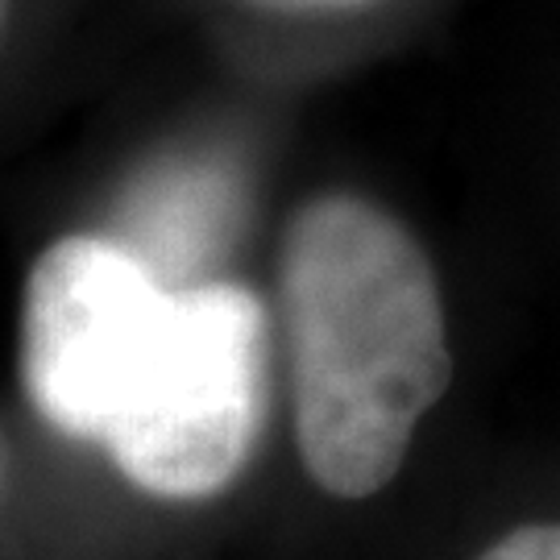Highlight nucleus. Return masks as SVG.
Here are the masks:
<instances>
[{"label": "nucleus", "instance_id": "1", "mask_svg": "<svg viewBox=\"0 0 560 560\" xmlns=\"http://www.w3.org/2000/svg\"><path fill=\"white\" fill-rule=\"evenodd\" d=\"M279 282L303 465L328 494L365 499L453 378L432 261L390 212L320 196L287 229Z\"/></svg>", "mask_w": 560, "mask_h": 560}, {"label": "nucleus", "instance_id": "2", "mask_svg": "<svg viewBox=\"0 0 560 560\" xmlns=\"http://www.w3.org/2000/svg\"><path fill=\"white\" fill-rule=\"evenodd\" d=\"M261 370L266 316L245 287H175L150 361L104 436L117 469L159 499L224 490L258 436Z\"/></svg>", "mask_w": 560, "mask_h": 560}, {"label": "nucleus", "instance_id": "3", "mask_svg": "<svg viewBox=\"0 0 560 560\" xmlns=\"http://www.w3.org/2000/svg\"><path fill=\"white\" fill-rule=\"evenodd\" d=\"M175 287L108 237H62L30 270L21 374L46 420L75 441H104L133 395Z\"/></svg>", "mask_w": 560, "mask_h": 560}, {"label": "nucleus", "instance_id": "4", "mask_svg": "<svg viewBox=\"0 0 560 560\" xmlns=\"http://www.w3.org/2000/svg\"><path fill=\"white\" fill-rule=\"evenodd\" d=\"M229 200L233 191L217 171L183 166L159 175L133 203V233L125 245L166 287H179L217 249L221 229L229 224Z\"/></svg>", "mask_w": 560, "mask_h": 560}, {"label": "nucleus", "instance_id": "5", "mask_svg": "<svg viewBox=\"0 0 560 560\" xmlns=\"http://www.w3.org/2000/svg\"><path fill=\"white\" fill-rule=\"evenodd\" d=\"M478 560H560V523H527L486 548Z\"/></svg>", "mask_w": 560, "mask_h": 560}, {"label": "nucleus", "instance_id": "6", "mask_svg": "<svg viewBox=\"0 0 560 560\" xmlns=\"http://www.w3.org/2000/svg\"><path fill=\"white\" fill-rule=\"evenodd\" d=\"M261 9H279V13H337V9H358L370 0H249Z\"/></svg>", "mask_w": 560, "mask_h": 560}, {"label": "nucleus", "instance_id": "7", "mask_svg": "<svg viewBox=\"0 0 560 560\" xmlns=\"http://www.w3.org/2000/svg\"><path fill=\"white\" fill-rule=\"evenodd\" d=\"M4 4H9V0H0V21H4Z\"/></svg>", "mask_w": 560, "mask_h": 560}]
</instances>
